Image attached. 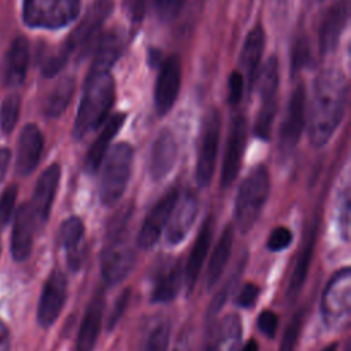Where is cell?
<instances>
[{"instance_id": "cell-1", "label": "cell", "mask_w": 351, "mask_h": 351, "mask_svg": "<svg viewBox=\"0 0 351 351\" xmlns=\"http://www.w3.org/2000/svg\"><path fill=\"white\" fill-rule=\"evenodd\" d=\"M347 80L341 70H322L313 86L307 130L314 147L325 145L340 125L347 103Z\"/></svg>"}, {"instance_id": "cell-2", "label": "cell", "mask_w": 351, "mask_h": 351, "mask_svg": "<svg viewBox=\"0 0 351 351\" xmlns=\"http://www.w3.org/2000/svg\"><path fill=\"white\" fill-rule=\"evenodd\" d=\"M115 99V82L110 71L89 70L80 107L75 115L73 136L82 138L97 129L107 118Z\"/></svg>"}, {"instance_id": "cell-3", "label": "cell", "mask_w": 351, "mask_h": 351, "mask_svg": "<svg viewBox=\"0 0 351 351\" xmlns=\"http://www.w3.org/2000/svg\"><path fill=\"white\" fill-rule=\"evenodd\" d=\"M130 215L132 213L126 207L123 211L117 213L107 228V237L100 258V273L110 285L121 282L134 265L136 254L128 232Z\"/></svg>"}, {"instance_id": "cell-4", "label": "cell", "mask_w": 351, "mask_h": 351, "mask_svg": "<svg viewBox=\"0 0 351 351\" xmlns=\"http://www.w3.org/2000/svg\"><path fill=\"white\" fill-rule=\"evenodd\" d=\"M270 192V176L263 165L255 166L241 181L236 203L234 218L240 232H250L258 221Z\"/></svg>"}, {"instance_id": "cell-5", "label": "cell", "mask_w": 351, "mask_h": 351, "mask_svg": "<svg viewBox=\"0 0 351 351\" xmlns=\"http://www.w3.org/2000/svg\"><path fill=\"white\" fill-rule=\"evenodd\" d=\"M99 197L104 206L115 204L123 195L133 165V147L121 141L115 144L101 162Z\"/></svg>"}, {"instance_id": "cell-6", "label": "cell", "mask_w": 351, "mask_h": 351, "mask_svg": "<svg viewBox=\"0 0 351 351\" xmlns=\"http://www.w3.org/2000/svg\"><path fill=\"white\" fill-rule=\"evenodd\" d=\"M321 315L330 329L343 328L351 314V270H337L326 282L321 298Z\"/></svg>"}, {"instance_id": "cell-7", "label": "cell", "mask_w": 351, "mask_h": 351, "mask_svg": "<svg viewBox=\"0 0 351 351\" xmlns=\"http://www.w3.org/2000/svg\"><path fill=\"white\" fill-rule=\"evenodd\" d=\"M81 0H23L22 16L29 27L62 29L80 12Z\"/></svg>"}, {"instance_id": "cell-8", "label": "cell", "mask_w": 351, "mask_h": 351, "mask_svg": "<svg viewBox=\"0 0 351 351\" xmlns=\"http://www.w3.org/2000/svg\"><path fill=\"white\" fill-rule=\"evenodd\" d=\"M221 137V114L211 108L204 115L200 133V144L196 159V182L199 186H207L214 176L218 145Z\"/></svg>"}, {"instance_id": "cell-9", "label": "cell", "mask_w": 351, "mask_h": 351, "mask_svg": "<svg viewBox=\"0 0 351 351\" xmlns=\"http://www.w3.org/2000/svg\"><path fill=\"white\" fill-rule=\"evenodd\" d=\"M306 123V90L300 82L295 86L287 112L280 126L278 133V154L282 159L288 158L299 143Z\"/></svg>"}, {"instance_id": "cell-10", "label": "cell", "mask_w": 351, "mask_h": 351, "mask_svg": "<svg viewBox=\"0 0 351 351\" xmlns=\"http://www.w3.org/2000/svg\"><path fill=\"white\" fill-rule=\"evenodd\" d=\"M247 145V119L243 114L233 117L221 169V186L228 188L236 180Z\"/></svg>"}, {"instance_id": "cell-11", "label": "cell", "mask_w": 351, "mask_h": 351, "mask_svg": "<svg viewBox=\"0 0 351 351\" xmlns=\"http://www.w3.org/2000/svg\"><path fill=\"white\" fill-rule=\"evenodd\" d=\"M178 197H180V191L177 186H174V188H170L155 203V206H152V208L148 211L145 219L143 221V225H141L138 236H137V245L140 248L148 250L158 241L165 226L167 225V221L171 215V211L177 203Z\"/></svg>"}, {"instance_id": "cell-12", "label": "cell", "mask_w": 351, "mask_h": 351, "mask_svg": "<svg viewBox=\"0 0 351 351\" xmlns=\"http://www.w3.org/2000/svg\"><path fill=\"white\" fill-rule=\"evenodd\" d=\"M67 296V278L60 269L48 276L37 307V321L43 328L51 326L59 317Z\"/></svg>"}, {"instance_id": "cell-13", "label": "cell", "mask_w": 351, "mask_h": 351, "mask_svg": "<svg viewBox=\"0 0 351 351\" xmlns=\"http://www.w3.org/2000/svg\"><path fill=\"white\" fill-rule=\"evenodd\" d=\"M111 11H112L111 0H96L89 7L82 21L78 23V26L71 32V34L64 41V44L69 47L71 53L74 51H81L84 53L89 49L90 43L93 41L95 36L99 33L101 25L108 18Z\"/></svg>"}, {"instance_id": "cell-14", "label": "cell", "mask_w": 351, "mask_h": 351, "mask_svg": "<svg viewBox=\"0 0 351 351\" xmlns=\"http://www.w3.org/2000/svg\"><path fill=\"white\" fill-rule=\"evenodd\" d=\"M181 85V62L177 55H171L162 62L155 84V108L159 115L167 114L177 100Z\"/></svg>"}, {"instance_id": "cell-15", "label": "cell", "mask_w": 351, "mask_h": 351, "mask_svg": "<svg viewBox=\"0 0 351 351\" xmlns=\"http://www.w3.org/2000/svg\"><path fill=\"white\" fill-rule=\"evenodd\" d=\"M60 180V166L58 163L49 165L38 177L33 197H32V213L36 221V225H44L48 218L52 208V203L59 186Z\"/></svg>"}, {"instance_id": "cell-16", "label": "cell", "mask_w": 351, "mask_h": 351, "mask_svg": "<svg viewBox=\"0 0 351 351\" xmlns=\"http://www.w3.org/2000/svg\"><path fill=\"white\" fill-rule=\"evenodd\" d=\"M177 159V143L173 132L167 128L162 129L154 138L149 158L148 171L154 181L163 180L174 167Z\"/></svg>"}, {"instance_id": "cell-17", "label": "cell", "mask_w": 351, "mask_h": 351, "mask_svg": "<svg viewBox=\"0 0 351 351\" xmlns=\"http://www.w3.org/2000/svg\"><path fill=\"white\" fill-rule=\"evenodd\" d=\"M197 210L199 203L193 192H186L181 199L178 197L166 225V239L169 244L177 245L185 239L196 221Z\"/></svg>"}, {"instance_id": "cell-18", "label": "cell", "mask_w": 351, "mask_h": 351, "mask_svg": "<svg viewBox=\"0 0 351 351\" xmlns=\"http://www.w3.org/2000/svg\"><path fill=\"white\" fill-rule=\"evenodd\" d=\"M213 233H214V217L207 215L199 229L197 237H196L193 247L189 252L188 262H186L185 270H184V282H185L188 293L193 292V288L197 282V277L200 274V270L204 265V261H206L208 250H210Z\"/></svg>"}, {"instance_id": "cell-19", "label": "cell", "mask_w": 351, "mask_h": 351, "mask_svg": "<svg viewBox=\"0 0 351 351\" xmlns=\"http://www.w3.org/2000/svg\"><path fill=\"white\" fill-rule=\"evenodd\" d=\"M44 147V138L34 123H27L21 130L16 149L15 169L19 176H29L37 167Z\"/></svg>"}, {"instance_id": "cell-20", "label": "cell", "mask_w": 351, "mask_h": 351, "mask_svg": "<svg viewBox=\"0 0 351 351\" xmlns=\"http://www.w3.org/2000/svg\"><path fill=\"white\" fill-rule=\"evenodd\" d=\"M348 1L339 0L326 11L319 27V51L322 55L332 52L337 47L341 33L348 22Z\"/></svg>"}, {"instance_id": "cell-21", "label": "cell", "mask_w": 351, "mask_h": 351, "mask_svg": "<svg viewBox=\"0 0 351 351\" xmlns=\"http://www.w3.org/2000/svg\"><path fill=\"white\" fill-rule=\"evenodd\" d=\"M36 221L29 204H22L16 210L14 228L11 233V254L18 262L27 259L33 248Z\"/></svg>"}, {"instance_id": "cell-22", "label": "cell", "mask_w": 351, "mask_h": 351, "mask_svg": "<svg viewBox=\"0 0 351 351\" xmlns=\"http://www.w3.org/2000/svg\"><path fill=\"white\" fill-rule=\"evenodd\" d=\"M104 311V295L101 291H97L90 299L85 315L81 321L75 351H92L97 341V336L101 326V318Z\"/></svg>"}, {"instance_id": "cell-23", "label": "cell", "mask_w": 351, "mask_h": 351, "mask_svg": "<svg viewBox=\"0 0 351 351\" xmlns=\"http://www.w3.org/2000/svg\"><path fill=\"white\" fill-rule=\"evenodd\" d=\"M318 229H319V225L317 221H314L307 232V237L304 240V244L298 255V261L291 273L288 288H287V298L291 302L299 296V293L306 282V278L308 274V267H310V263L313 259V252H314L317 237H318Z\"/></svg>"}, {"instance_id": "cell-24", "label": "cell", "mask_w": 351, "mask_h": 351, "mask_svg": "<svg viewBox=\"0 0 351 351\" xmlns=\"http://www.w3.org/2000/svg\"><path fill=\"white\" fill-rule=\"evenodd\" d=\"M125 119H126V114L118 112V114H114L106 122V125L103 126V129L100 130L99 136L96 137V140L93 141V144L90 145V148L86 154L85 170L88 173L93 174L101 166V162L108 151L110 143L112 141V138L117 136V133L122 128Z\"/></svg>"}, {"instance_id": "cell-25", "label": "cell", "mask_w": 351, "mask_h": 351, "mask_svg": "<svg viewBox=\"0 0 351 351\" xmlns=\"http://www.w3.org/2000/svg\"><path fill=\"white\" fill-rule=\"evenodd\" d=\"M184 282V271L180 261L165 265L155 276L151 299L155 303H169L178 295Z\"/></svg>"}, {"instance_id": "cell-26", "label": "cell", "mask_w": 351, "mask_h": 351, "mask_svg": "<svg viewBox=\"0 0 351 351\" xmlns=\"http://www.w3.org/2000/svg\"><path fill=\"white\" fill-rule=\"evenodd\" d=\"M85 228L78 217H69L60 226L59 237L66 251L67 265L71 270H78L82 263V243Z\"/></svg>"}, {"instance_id": "cell-27", "label": "cell", "mask_w": 351, "mask_h": 351, "mask_svg": "<svg viewBox=\"0 0 351 351\" xmlns=\"http://www.w3.org/2000/svg\"><path fill=\"white\" fill-rule=\"evenodd\" d=\"M263 49H265V30L261 25H256L247 34L240 52V59H239L240 67L247 74L250 88H252L254 78L258 71V66H259Z\"/></svg>"}, {"instance_id": "cell-28", "label": "cell", "mask_w": 351, "mask_h": 351, "mask_svg": "<svg viewBox=\"0 0 351 351\" xmlns=\"http://www.w3.org/2000/svg\"><path fill=\"white\" fill-rule=\"evenodd\" d=\"M29 63V41L23 36L12 40L5 59V82L10 86H18L23 82Z\"/></svg>"}, {"instance_id": "cell-29", "label": "cell", "mask_w": 351, "mask_h": 351, "mask_svg": "<svg viewBox=\"0 0 351 351\" xmlns=\"http://www.w3.org/2000/svg\"><path fill=\"white\" fill-rule=\"evenodd\" d=\"M125 45V36L121 29H111L101 34L96 48L90 70L110 71L114 63L119 59Z\"/></svg>"}, {"instance_id": "cell-30", "label": "cell", "mask_w": 351, "mask_h": 351, "mask_svg": "<svg viewBox=\"0 0 351 351\" xmlns=\"http://www.w3.org/2000/svg\"><path fill=\"white\" fill-rule=\"evenodd\" d=\"M233 247V226L229 223L225 226V229L221 233L219 240L217 241V245L210 256V262L206 270V287L211 289L221 278Z\"/></svg>"}, {"instance_id": "cell-31", "label": "cell", "mask_w": 351, "mask_h": 351, "mask_svg": "<svg viewBox=\"0 0 351 351\" xmlns=\"http://www.w3.org/2000/svg\"><path fill=\"white\" fill-rule=\"evenodd\" d=\"M75 90V80L70 75L63 77L58 81V84L53 86L52 92L47 96L43 112L48 118H56L67 108L70 104L73 95Z\"/></svg>"}, {"instance_id": "cell-32", "label": "cell", "mask_w": 351, "mask_h": 351, "mask_svg": "<svg viewBox=\"0 0 351 351\" xmlns=\"http://www.w3.org/2000/svg\"><path fill=\"white\" fill-rule=\"evenodd\" d=\"M252 86H255L258 89L261 100L273 99L277 96L278 60L276 56H270L265 62L263 67L259 71H256Z\"/></svg>"}, {"instance_id": "cell-33", "label": "cell", "mask_w": 351, "mask_h": 351, "mask_svg": "<svg viewBox=\"0 0 351 351\" xmlns=\"http://www.w3.org/2000/svg\"><path fill=\"white\" fill-rule=\"evenodd\" d=\"M219 335L218 346L221 350L237 351L241 343V324L239 315H226L221 322Z\"/></svg>"}, {"instance_id": "cell-34", "label": "cell", "mask_w": 351, "mask_h": 351, "mask_svg": "<svg viewBox=\"0 0 351 351\" xmlns=\"http://www.w3.org/2000/svg\"><path fill=\"white\" fill-rule=\"evenodd\" d=\"M276 111H277V97L261 100V108L258 111L255 125H254V134L258 138L265 141L270 138L271 125L276 117Z\"/></svg>"}, {"instance_id": "cell-35", "label": "cell", "mask_w": 351, "mask_h": 351, "mask_svg": "<svg viewBox=\"0 0 351 351\" xmlns=\"http://www.w3.org/2000/svg\"><path fill=\"white\" fill-rule=\"evenodd\" d=\"M19 111H21V97L18 93H11L5 96L1 104V111H0V126L1 132L5 134H10L19 118Z\"/></svg>"}, {"instance_id": "cell-36", "label": "cell", "mask_w": 351, "mask_h": 351, "mask_svg": "<svg viewBox=\"0 0 351 351\" xmlns=\"http://www.w3.org/2000/svg\"><path fill=\"white\" fill-rule=\"evenodd\" d=\"M71 55V51L69 49V47L63 43L59 48H56L55 51H52L43 62V66H41V73L44 77L49 78V77H53L56 75L62 69L63 66L66 64L67 59L70 58Z\"/></svg>"}, {"instance_id": "cell-37", "label": "cell", "mask_w": 351, "mask_h": 351, "mask_svg": "<svg viewBox=\"0 0 351 351\" xmlns=\"http://www.w3.org/2000/svg\"><path fill=\"white\" fill-rule=\"evenodd\" d=\"M303 321H304V311L303 310L296 311L293 314L292 319L289 321L288 326L284 330V336L280 343L278 351H295L296 343H298L300 332H302Z\"/></svg>"}, {"instance_id": "cell-38", "label": "cell", "mask_w": 351, "mask_h": 351, "mask_svg": "<svg viewBox=\"0 0 351 351\" xmlns=\"http://www.w3.org/2000/svg\"><path fill=\"white\" fill-rule=\"evenodd\" d=\"M169 341L170 326L167 324H160L151 332L144 351H167Z\"/></svg>"}, {"instance_id": "cell-39", "label": "cell", "mask_w": 351, "mask_h": 351, "mask_svg": "<svg viewBox=\"0 0 351 351\" xmlns=\"http://www.w3.org/2000/svg\"><path fill=\"white\" fill-rule=\"evenodd\" d=\"M16 193H18V188H16V185L12 184L5 188V191L3 192V195L0 197V229L7 225V222L10 221L11 215L14 213Z\"/></svg>"}, {"instance_id": "cell-40", "label": "cell", "mask_w": 351, "mask_h": 351, "mask_svg": "<svg viewBox=\"0 0 351 351\" xmlns=\"http://www.w3.org/2000/svg\"><path fill=\"white\" fill-rule=\"evenodd\" d=\"M292 243V232L285 226H277L271 230L269 234V239L266 241L267 250L273 252H280L285 248H288Z\"/></svg>"}, {"instance_id": "cell-41", "label": "cell", "mask_w": 351, "mask_h": 351, "mask_svg": "<svg viewBox=\"0 0 351 351\" xmlns=\"http://www.w3.org/2000/svg\"><path fill=\"white\" fill-rule=\"evenodd\" d=\"M241 270H243V266H241V269L239 267V270L233 274V277L229 278V281L222 287V289L213 298V300H211V303H210V307H208V310H207V315H208L210 318L215 317V315L218 314V311H221V308H222L223 304L226 303L228 295H229L230 289L233 288V285H234V282H236V280H237V276L241 273Z\"/></svg>"}, {"instance_id": "cell-42", "label": "cell", "mask_w": 351, "mask_h": 351, "mask_svg": "<svg viewBox=\"0 0 351 351\" xmlns=\"http://www.w3.org/2000/svg\"><path fill=\"white\" fill-rule=\"evenodd\" d=\"M184 3L185 0H147V4L154 5L158 15L163 21L173 19L178 14Z\"/></svg>"}, {"instance_id": "cell-43", "label": "cell", "mask_w": 351, "mask_h": 351, "mask_svg": "<svg viewBox=\"0 0 351 351\" xmlns=\"http://www.w3.org/2000/svg\"><path fill=\"white\" fill-rule=\"evenodd\" d=\"M310 60V45L306 37L296 40L292 51V71H298L304 67Z\"/></svg>"}, {"instance_id": "cell-44", "label": "cell", "mask_w": 351, "mask_h": 351, "mask_svg": "<svg viewBox=\"0 0 351 351\" xmlns=\"http://www.w3.org/2000/svg\"><path fill=\"white\" fill-rule=\"evenodd\" d=\"M243 90H244V75L234 70L230 73L229 80H228V101L232 106H236L240 103L243 97Z\"/></svg>"}, {"instance_id": "cell-45", "label": "cell", "mask_w": 351, "mask_h": 351, "mask_svg": "<svg viewBox=\"0 0 351 351\" xmlns=\"http://www.w3.org/2000/svg\"><path fill=\"white\" fill-rule=\"evenodd\" d=\"M258 296H259V287L254 282H247L239 291L236 296V303L243 308H250L255 306Z\"/></svg>"}, {"instance_id": "cell-46", "label": "cell", "mask_w": 351, "mask_h": 351, "mask_svg": "<svg viewBox=\"0 0 351 351\" xmlns=\"http://www.w3.org/2000/svg\"><path fill=\"white\" fill-rule=\"evenodd\" d=\"M258 328L267 337H274L278 326V317L271 310H263L258 317Z\"/></svg>"}, {"instance_id": "cell-47", "label": "cell", "mask_w": 351, "mask_h": 351, "mask_svg": "<svg viewBox=\"0 0 351 351\" xmlns=\"http://www.w3.org/2000/svg\"><path fill=\"white\" fill-rule=\"evenodd\" d=\"M129 298H130V289H125L119 296L118 299L115 300L114 303V307L110 313V317L107 319V329H112L117 322L119 321V318L122 317L126 306H128V302H129Z\"/></svg>"}, {"instance_id": "cell-48", "label": "cell", "mask_w": 351, "mask_h": 351, "mask_svg": "<svg viewBox=\"0 0 351 351\" xmlns=\"http://www.w3.org/2000/svg\"><path fill=\"white\" fill-rule=\"evenodd\" d=\"M339 223L340 230L344 237V240L348 239V230H350V196L348 189H346L340 196V211H339Z\"/></svg>"}, {"instance_id": "cell-49", "label": "cell", "mask_w": 351, "mask_h": 351, "mask_svg": "<svg viewBox=\"0 0 351 351\" xmlns=\"http://www.w3.org/2000/svg\"><path fill=\"white\" fill-rule=\"evenodd\" d=\"M147 0H128V11L133 21L138 22L144 18L147 10Z\"/></svg>"}, {"instance_id": "cell-50", "label": "cell", "mask_w": 351, "mask_h": 351, "mask_svg": "<svg viewBox=\"0 0 351 351\" xmlns=\"http://www.w3.org/2000/svg\"><path fill=\"white\" fill-rule=\"evenodd\" d=\"M10 160H11V151L8 148H5V147L0 148V182L5 177Z\"/></svg>"}, {"instance_id": "cell-51", "label": "cell", "mask_w": 351, "mask_h": 351, "mask_svg": "<svg viewBox=\"0 0 351 351\" xmlns=\"http://www.w3.org/2000/svg\"><path fill=\"white\" fill-rule=\"evenodd\" d=\"M10 350V335L4 322L0 319V351Z\"/></svg>"}, {"instance_id": "cell-52", "label": "cell", "mask_w": 351, "mask_h": 351, "mask_svg": "<svg viewBox=\"0 0 351 351\" xmlns=\"http://www.w3.org/2000/svg\"><path fill=\"white\" fill-rule=\"evenodd\" d=\"M148 62L151 66H158L162 62V52L156 48H151L148 52Z\"/></svg>"}, {"instance_id": "cell-53", "label": "cell", "mask_w": 351, "mask_h": 351, "mask_svg": "<svg viewBox=\"0 0 351 351\" xmlns=\"http://www.w3.org/2000/svg\"><path fill=\"white\" fill-rule=\"evenodd\" d=\"M241 351H259V346H258V341L255 339H250Z\"/></svg>"}, {"instance_id": "cell-54", "label": "cell", "mask_w": 351, "mask_h": 351, "mask_svg": "<svg viewBox=\"0 0 351 351\" xmlns=\"http://www.w3.org/2000/svg\"><path fill=\"white\" fill-rule=\"evenodd\" d=\"M206 351H222L221 348H219V346L218 344H211L210 347H207V350Z\"/></svg>"}, {"instance_id": "cell-55", "label": "cell", "mask_w": 351, "mask_h": 351, "mask_svg": "<svg viewBox=\"0 0 351 351\" xmlns=\"http://www.w3.org/2000/svg\"><path fill=\"white\" fill-rule=\"evenodd\" d=\"M322 351H337V346L336 344H330V346L325 347Z\"/></svg>"}]
</instances>
